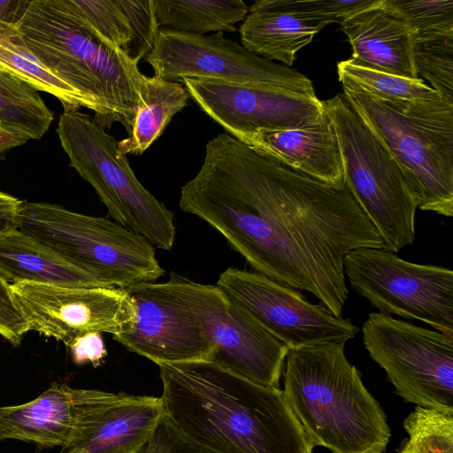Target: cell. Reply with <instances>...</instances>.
<instances>
[{"instance_id": "obj_1", "label": "cell", "mask_w": 453, "mask_h": 453, "mask_svg": "<svg viewBox=\"0 0 453 453\" xmlns=\"http://www.w3.org/2000/svg\"><path fill=\"white\" fill-rule=\"evenodd\" d=\"M179 205L216 229L256 273L312 294L342 317L343 260L384 242L345 183L319 181L222 133L180 188Z\"/></svg>"}, {"instance_id": "obj_2", "label": "cell", "mask_w": 453, "mask_h": 453, "mask_svg": "<svg viewBox=\"0 0 453 453\" xmlns=\"http://www.w3.org/2000/svg\"><path fill=\"white\" fill-rule=\"evenodd\" d=\"M165 414L215 453H312L282 390L212 362L158 365Z\"/></svg>"}, {"instance_id": "obj_3", "label": "cell", "mask_w": 453, "mask_h": 453, "mask_svg": "<svg viewBox=\"0 0 453 453\" xmlns=\"http://www.w3.org/2000/svg\"><path fill=\"white\" fill-rule=\"evenodd\" d=\"M15 27L36 58L85 101L99 127L119 122L130 134L147 79L138 63L97 38L68 0H26Z\"/></svg>"}, {"instance_id": "obj_4", "label": "cell", "mask_w": 453, "mask_h": 453, "mask_svg": "<svg viewBox=\"0 0 453 453\" xmlns=\"http://www.w3.org/2000/svg\"><path fill=\"white\" fill-rule=\"evenodd\" d=\"M334 342L291 349L282 390L311 444L332 453H383L391 433L360 373Z\"/></svg>"}, {"instance_id": "obj_5", "label": "cell", "mask_w": 453, "mask_h": 453, "mask_svg": "<svg viewBox=\"0 0 453 453\" xmlns=\"http://www.w3.org/2000/svg\"><path fill=\"white\" fill-rule=\"evenodd\" d=\"M17 229L106 286L127 288L165 274L145 238L106 218L23 201Z\"/></svg>"}, {"instance_id": "obj_6", "label": "cell", "mask_w": 453, "mask_h": 453, "mask_svg": "<svg viewBox=\"0 0 453 453\" xmlns=\"http://www.w3.org/2000/svg\"><path fill=\"white\" fill-rule=\"evenodd\" d=\"M342 89L406 173L418 208L452 217L453 106H418Z\"/></svg>"}, {"instance_id": "obj_7", "label": "cell", "mask_w": 453, "mask_h": 453, "mask_svg": "<svg viewBox=\"0 0 453 453\" xmlns=\"http://www.w3.org/2000/svg\"><path fill=\"white\" fill-rule=\"evenodd\" d=\"M57 134L70 166L94 188L109 216L154 248L170 250L174 214L139 181L118 141L78 110H64Z\"/></svg>"}, {"instance_id": "obj_8", "label": "cell", "mask_w": 453, "mask_h": 453, "mask_svg": "<svg viewBox=\"0 0 453 453\" xmlns=\"http://www.w3.org/2000/svg\"><path fill=\"white\" fill-rule=\"evenodd\" d=\"M321 102L337 134L345 183L386 250L397 253L414 241L418 207L406 173L343 93Z\"/></svg>"}, {"instance_id": "obj_9", "label": "cell", "mask_w": 453, "mask_h": 453, "mask_svg": "<svg viewBox=\"0 0 453 453\" xmlns=\"http://www.w3.org/2000/svg\"><path fill=\"white\" fill-rule=\"evenodd\" d=\"M353 291L378 312L428 324L453 337V272L400 258L383 249L361 248L344 257Z\"/></svg>"}, {"instance_id": "obj_10", "label": "cell", "mask_w": 453, "mask_h": 453, "mask_svg": "<svg viewBox=\"0 0 453 453\" xmlns=\"http://www.w3.org/2000/svg\"><path fill=\"white\" fill-rule=\"evenodd\" d=\"M372 359L404 401L453 410V337L390 315L371 312L362 326Z\"/></svg>"}, {"instance_id": "obj_11", "label": "cell", "mask_w": 453, "mask_h": 453, "mask_svg": "<svg viewBox=\"0 0 453 453\" xmlns=\"http://www.w3.org/2000/svg\"><path fill=\"white\" fill-rule=\"evenodd\" d=\"M146 61L154 76L219 81L315 95L312 81L295 68L266 60L219 32L211 35L161 28Z\"/></svg>"}, {"instance_id": "obj_12", "label": "cell", "mask_w": 453, "mask_h": 453, "mask_svg": "<svg viewBox=\"0 0 453 453\" xmlns=\"http://www.w3.org/2000/svg\"><path fill=\"white\" fill-rule=\"evenodd\" d=\"M170 278L214 346L211 362L253 382L279 388L288 347L216 285L173 273Z\"/></svg>"}, {"instance_id": "obj_13", "label": "cell", "mask_w": 453, "mask_h": 453, "mask_svg": "<svg viewBox=\"0 0 453 453\" xmlns=\"http://www.w3.org/2000/svg\"><path fill=\"white\" fill-rule=\"evenodd\" d=\"M216 286L289 349L346 343L359 332L350 319L256 272L228 267Z\"/></svg>"}, {"instance_id": "obj_14", "label": "cell", "mask_w": 453, "mask_h": 453, "mask_svg": "<svg viewBox=\"0 0 453 453\" xmlns=\"http://www.w3.org/2000/svg\"><path fill=\"white\" fill-rule=\"evenodd\" d=\"M29 326L71 347L91 333L113 336L135 322L134 303L117 287H63L20 282L11 285Z\"/></svg>"}, {"instance_id": "obj_15", "label": "cell", "mask_w": 453, "mask_h": 453, "mask_svg": "<svg viewBox=\"0 0 453 453\" xmlns=\"http://www.w3.org/2000/svg\"><path fill=\"white\" fill-rule=\"evenodd\" d=\"M124 289L134 303L135 322L127 333L113 336L115 341L157 365L211 361L214 346L171 278Z\"/></svg>"}, {"instance_id": "obj_16", "label": "cell", "mask_w": 453, "mask_h": 453, "mask_svg": "<svg viewBox=\"0 0 453 453\" xmlns=\"http://www.w3.org/2000/svg\"><path fill=\"white\" fill-rule=\"evenodd\" d=\"M180 81L201 110L240 142L261 130L303 127L317 121L325 111L316 95L213 80Z\"/></svg>"}, {"instance_id": "obj_17", "label": "cell", "mask_w": 453, "mask_h": 453, "mask_svg": "<svg viewBox=\"0 0 453 453\" xmlns=\"http://www.w3.org/2000/svg\"><path fill=\"white\" fill-rule=\"evenodd\" d=\"M74 422L60 453H142L165 413L161 397L73 388Z\"/></svg>"}, {"instance_id": "obj_18", "label": "cell", "mask_w": 453, "mask_h": 453, "mask_svg": "<svg viewBox=\"0 0 453 453\" xmlns=\"http://www.w3.org/2000/svg\"><path fill=\"white\" fill-rule=\"evenodd\" d=\"M352 47L349 60L372 70L408 79L418 76L413 64L414 30L387 0L379 2L340 24Z\"/></svg>"}, {"instance_id": "obj_19", "label": "cell", "mask_w": 453, "mask_h": 453, "mask_svg": "<svg viewBox=\"0 0 453 453\" xmlns=\"http://www.w3.org/2000/svg\"><path fill=\"white\" fill-rule=\"evenodd\" d=\"M242 142L267 159L319 181L335 187L345 184L339 141L326 111L317 121L303 127L261 130Z\"/></svg>"}, {"instance_id": "obj_20", "label": "cell", "mask_w": 453, "mask_h": 453, "mask_svg": "<svg viewBox=\"0 0 453 453\" xmlns=\"http://www.w3.org/2000/svg\"><path fill=\"white\" fill-rule=\"evenodd\" d=\"M73 422V388L53 382L31 402L0 407V440L63 447L71 436Z\"/></svg>"}, {"instance_id": "obj_21", "label": "cell", "mask_w": 453, "mask_h": 453, "mask_svg": "<svg viewBox=\"0 0 453 453\" xmlns=\"http://www.w3.org/2000/svg\"><path fill=\"white\" fill-rule=\"evenodd\" d=\"M323 27L280 6L277 0H258L240 26L241 43L256 55L293 65L299 50Z\"/></svg>"}, {"instance_id": "obj_22", "label": "cell", "mask_w": 453, "mask_h": 453, "mask_svg": "<svg viewBox=\"0 0 453 453\" xmlns=\"http://www.w3.org/2000/svg\"><path fill=\"white\" fill-rule=\"evenodd\" d=\"M0 277L10 285L31 282L63 287H112L72 266L18 229L0 234Z\"/></svg>"}, {"instance_id": "obj_23", "label": "cell", "mask_w": 453, "mask_h": 453, "mask_svg": "<svg viewBox=\"0 0 453 453\" xmlns=\"http://www.w3.org/2000/svg\"><path fill=\"white\" fill-rule=\"evenodd\" d=\"M190 98L180 81L147 76L143 104L137 111L127 138L118 141L124 154L141 156L162 134L173 117L188 104Z\"/></svg>"}, {"instance_id": "obj_24", "label": "cell", "mask_w": 453, "mask_h": 453, "mask_svg": "<svg viewBox=\"0 0 453 453\" xmlns=\"http://www.w3.org/2000/svg\"><path fill=\"white\" fill-rule=\"evenodd\" d=\"M161 28L204 35L235 32L248 14L242 0H153Z\"/></svg>"}, {"instance_id": "obj_25", "label": "cell", "mask_w": 453, "mask_h": 453, "mask_svg": "<svg viewBox=\"0 0 453 453\" xmlns=\"http://www.w3.org/2000/svg\"><path fill=\"white\" fill-rule=\"evenodd\" d=\"M342 88L362 92L379 99L409 103L426 107H451L450 102L420 78L412 80L353 64L349 59L337 64Z\"/></svg>"}, {"instance_id": "obj_26", "label": "cell", "mask_w": 453, "mask_h": 453, "mask_svg": "<svg viewBox=\"0 0 453 453\" xmlns=\"http://www.w3.org/2000/svg\"><path fill=\"white\" fill-rule=\"evenodd\" d=\"M0 67L18 76L38 91L54 96L64 110L88 109L85 101L50 72L30 51L15 26L0 28Z\"/></svg>"}, {"instance_id": "obj_27", "label": "cell", "mask_w": 453, "mask_h": 453, "mask_svg": "<svg viewBox=\"0 0 453 453\" xmlns=\"http://www.w3.org/2000/svg\"><path fill=\"white\" fill-rule=\"evenodd\" d=\"M54 116L37 89L0 67V125L29 140L42 138Z\"/></svg>"}, {"instance_id": "obj_28", "label": "cell", "mask_w": 453, "mask_h": 453, "mask_svg": "<svg viewBox=\"0 0 453 453\" xmlns=\"http://www.w3.org/2000/svg\"><path fill=\"white\" fill-rule=\"evenodd\" d=\"M413 64L418 76L453 102V31L414 35Z\"/></svg>"}, {"instance_id": "obj_29", "label": "cell", "mask_w": 453, "mask_h": 453, "mask_svg": "<svg viewBox=\"0 0 453 453\" xmlns=\"http://www.w3.org/2000/svg\"><path fill=\"white\" fill-rule=\"evenodd\" d=\"M403 426L409 439L399 453H453V410L417 406Z\"/></svg>"}, {"instance_id": "obj_30", "label": "cell", "mask_w": 453, "mask_h": 453, "mask_svg": "<svg viewBox=\"0 0 453 453\" xmlns=\"http://www.w3.org/2000/svg\"><path fill=\"white\" fill-rule=\"evenodd\" d=\"M87 27L104 43L125 49L132 40L130 22L118 0H68Z\"/></svg>"}, {"instance_id": "obj_31", "label": "cell", "mask_w": 453, "mask_h": 453, "mask_svg": "<svg viewBox=\"0 0 453 453\" xmlns=\"http://www.w3.org/2000/svg\"><path fill=\"white\" fill-rule=\"evenodd\" d=\"M129 19L132 40L122 50L133 61L139 63L153 50L161 29L153 0H118Z\"/></svg>"}, {"instance_id": "obj_32", "label": "cell", "mask_w": 453, "mask_h": 453, "mask_svg": "<svg viewBox=\"0 0 453 453\" xmlns=\"http://www.w3.org/2000/svg\"><path fill=\"white\" fill-rule=\"evenodd\" d=\"M399 11L415 35L453 31V0H387Z\"/></svg>"}, {"instance_id": "obj_33", "label": "cell", "mask_w": 453, "mask_h": 453, "mask_svg": "<svg viewBox=\"0 0 453 453\" xmlns=\"http://www.w3.org/2000/svg\"><path fill=\"white\" fill-rule=\"evenodd\" d=\"M379 0H277L280 6L320 25L341 24L353 14L376 4Z\"/></svg>"}, {"instance_id": "obj_34", "label": "cell", "mask_w": 453, "mask_h": 453, "mask_svg": "<svg viewBox=\"0 0 453 453\" xmlns=\"http://www.w3.org/2000/svg\"><path fill=\"white\" fill-rule=\"evenodd\" d=\"M142 453H215L191 440L165 412L159 418Z\"/></svg>"}, {"instance_id": "obj_35", "label": "cell", "mask_w": 453, "mask_h": 453, "mask_svg": "<svg viewBox=\"0 0 453 453\" xmlns=\"http://www.w3.org/2000/svg\"><path fill=\"white\" fill-rule=\"evenodd\" d=\"M28 331L27 320L11 285L0 277V335L18 346Z\"/></svg>"}, {"instance_id": "obj_36", "label": "cell", "mask_w": 453, "mask_h": 453, "mask_svg": "<svg viewBox=\"0 0 453 453\" xmlns=\"http://www.w3.org/2000/svg\"><path fill=\"white\" fill-rule=\"evenodd\" d=\"M70 349L73 361L77 365L90 362L96 367L107 356L103 337L99 333H91L79 338Z\"/></svg>"}, {"instance_id": "obj_37", "label": "cell", "mask_w": 453, "mask_h": 453, "mask_svg": "<svg viewBox=\"0 0 453 453\" xmlns=\"http://www.w3.org/2000/svg\"><path fill=\"white\" fill-rule=\"evenodd\" d=\"M22 202L0 190V234L17 229Z\"/></svg>"}, {"instance_id": "obj_38", "label": "cell", "mask_w": 453, "mask_h": 453, "mask_svg": "<svg viewBox=\"0 0 453 453\" xmlns=\"http://www.w3.org/2000/svg\"><path fill=\"white\" fill-rule=\"evenodd\" d=\"M26 0H0V22L15 26Z\"/></svg>"}, {"instance_id": "obj_39", "label": "cell", "mask_w": 453, "mask_h": 453, "mask_svg": "<svg viewBox=\"0 0 453 453\" xmlns=\"http://www.w3.org/2000/svg\"><path fill=\"white\" fill-rule=\"evenodd\" d=\"M29 139L0 126V159L10 150L20 146Z\"/></svg>"}, {"instance_id": "obj_40", "label": "cell", "mask_w": 453, "mask_h": 453, "mask_svg": "<svg viewBox=\"0 0 453 453\" xmlns=\"http://www.w3.org/2000/svg\"><path fill=\"white\" fill-rule=\"evenodd\" d=\"M6 25H8V24H5V23H3V22H0V28H1V27H4V26H6Z\"/></svg>"}, {"instance_id": "obj_41", "label": "cell", "mask_w": 453, "mask_h": 453, "mask_svg": "<svg viewBox=\"0 0 453 453\" xmlns=\"http://www.w3.org/2000/svg\"><path fill=\"white\" fill-rule=\"evenodd\" d=\"M1 126V125H0Z\"/></svg>"}]
</instances>
